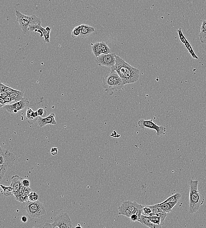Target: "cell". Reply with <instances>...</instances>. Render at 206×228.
<instances>
[{
  "label": "cell",
  "mask_w": 206,
  "mask_h": 228,
  "mask_svg": "<svg viewBox=\"0 0 206 228\" xmlns=\"http://www.w3.org/2000/svg\"><path fill=\"white\" fill-rule=\"evenodd\" d=\"M36 122L40 127H43L47 125H55L57 124V122L55 120V115L52 113L49 116L43 117L38 116L36 118Z\"/></svg>",
  "instance_id": "cell-11"
},
{
  "label": "cell",
  "mask_w": 206,
  "mask_h": 228,
  "mask_svg": "<svg viewBox=\"0 0 206 228\" xmlns=\"http://www.w3.org/2000/svg\"><path fill=\"white\" fill-rule=\"evenodd\" d=\"M178 33L179 37L180 40L181 41L182 43L184 44L187 41V39L185 36H184V34H183L181 28H179L177 30Z\"/></svg>",
  "instance_id": "cell-35"
},
{
  "label": "cell",
  "mask_w": 206,
  "mask_h": 228,
  "mask_svg": "<svg viewBox=\"0 0 206 228\" xmlns=\"http://www.w3.org/2000/svg\"><path fill=\"white\" fill-rule=\"evenodd\" d=\"M147 217L150 219V220L153 223L162 227V226H161V219L160 217L155 216V215L152 216H147Z\"/></svg>",
  "instance_id": "cell-31"
},
{
  "label": "cell",
  "mask_w": 206,
  "mask_h": 228,
  "mask_svg": "<svg viewBox=\"0 0 206 228\" xmlns=\"http://www.w3.org/2000/svg\"><path fill=\"white\" fill-rule=\"evenodd\" d=\"M181 195L179 193H176L174 194L173 195L171 196L168 197V199H167L166 200H165L163 202L156 204V205H155L159 208V206L163 204L166 203L170 202L178 201L181 198Z\"/></svg>",
  "instance_id": "cell-18"
},
{
  "label": "cell",
  "mask_w": 206,
  "mask_h": 228,
  "mask_svg": "<svg viewBox=\"0 0 206 228\" xmlns=\"http://www.w3.org/2000/svg\"><path fill=\"white\" fill-rule=\"evenodd\" d=\"M24 179V178L18 175H14L11 177L10 186L13 189V194L18 192L22 187V181Z\"/></svg>",
  "instance_id": "cell-12"
},
{
  "label": "cell",
  "mask_w": 206,
  "mask_h": 228,
  "mask_svg": "<svg viewBox=\"0 0 206 228\" xmlns=\"http://www.w3.org/2000/svg\"><path fill=\"white\" fill-rule=\"evenodd\" d=\"M4 99H5V101H6V104H7V103L8 104V103H11L12 101H15L14 99L11 98V97H10V96H9V95L5 97Z\"/></svg>",
  "instance_id": "cell-39"
},
{
  "label": "cell",
  "mask_w": 206,
  "mask_h": 228,
  "mask_svg": "<svg viewBox=\"0 0 206 228\" xmlns=\"http://www.w3.org/2000/svg\"><path fill=\"white\" fill-rule=\"evenodd\" d=\"M51 154L52 156H55L58 154V149L57 147H52L51 150Z\"/></svg>",
  "instance_id": "cell-40"
},
{
  "label": "cell",
  "mask_w": 206,
  "mask_h": 228,
  "mask_svg": "<svg viewBox=\"0 0 206 228\" xmlns=\"http://www.w3.org/2000/svg\"><path fill=\"white\" fill-rule=\"evenodd\" d=\"M116 54L111 53L108 54H102L96 57V62L98 65L111 68L115 65Z\"/></svg>",
  "instance_id": "cell-9"
},
{
  "label": "cell",
  "mask_w": 206,
  "mask_h": 228,
  "mask_svg": "<svg viewBox=\"0 0 206 228\" xmlns=\"http://www.w3.org/2000/svg\"><path fill=\"white\" fill-rule=\"evenodd\" d=\"M24 209L30 218H40L46 214L45 208L43 204L38 201H28L25 203Z\"/></svg>",
  "instance_id": "cell-4"
},
{
  "label": "cell",
  "mask_w": 206,
  "mask_h": 228,
  "mask_svg": "<svg viewBox=\"0 0 206 228\" xmlns=\"http://www.w3.org/2000/svg\"><path fill=\"white\" fill-rule=\"evenodd\" d=\"M0 103H1V107L5 106V105L6 104V101H5V99H4V98H3V97H1V96H0Z\"/></svg>",
  "instance_id": "cell-43"
},
{
  "label": "cell",
  "mask_w": 206,
  "mask_h": 228,
  "mask_svg": "<svg viewBox=\"0 0 206 228\" xmlns=\"http://www.w3.org/2000/svg\"><path fill=\"white\" fill-rule=\"evenodd\" d=\"M30 102L28 98H23L22 100L16 101L15 103L10 104H6L3 106V108L6 112L11 114H16L29 106Z\"/></svg>",
  "instance_id": "cell-8"
},
{
  "label": "cell",
  "mask_w": 206,
  "mask_h": 228,
  "mask_svg": "<svg viewBox=\"0 0 206 228\" xmlns=\"http://www.w3.org/2000/svg\"><path fill=\"white\" fill-rule=\"evenodd\" d=\"M206 30V20H203L201 26L200 27V31H204Z\"/></svg>",
  "instance_id": "cell-41"
},
{
  "label": "cell",
  "mask_w": 206,
  "mask_h": 228,
  "mask_svg": "<svg viewBox=\"0 0 206 228\" xmlns=\"http://www.w3.org/2000/svg\"><path fill=\"white\" fill-rule=\"evenodd\" d=\"M16 158L15 155L8 150L2 149L0 150V165L6 166L8 168L13 166Z\"/></svg>",
  "instance_id": "cell-7"
},
{
  "label": "cell",
  "mask_w": 206,
  "mask_h": 228,
  "mask_svg": "<svg viewBox=\"0 0 206 228\" xmlns=\"http://www.w3.org/2000/svg\"><path fill=\"white\" fill-rule=\"evenodd\" d=\"M22 184L23 186H24L25 188H28V187H30V180L24 178L22 181Z\"/></svg>",
  "instance_id": "cell-38"
},
{
  "label": "cell",
  "mask_w": 206,
  "mask_h": 228,
  "mask_svg": "<svg viewBox=\"0 0 206 228\" xmlns=\"http://www.w3.org/2000/svg\"><path fill=\"white\" fill-rule=\"evenodd\" d=\"M9 94L8 93L5 92H0V96L3 97V98L6 97V96H8Z\"/></svg>",
  "instance_id": "cell-45"
},
{
  "label": "cell",
  "mask_w": 206,
  "mask_h": 228,
  "mask_svg": "<svg viewBox=\"0 0 206 228\" xmlns=\"http://www.w3.org/2000/svg\"><path fill=\"white\" fill-rule=\"evenodd\" d=\"M178 203V201L170 202L166 203L161 205L159 206V208H161L162 211L166 213H170L172 212V209L174 207L176 206Z\"/></svg>",
  "instance_id": "cell-17"
},
{
  "label": "cell",
  "mask_w": 206,
  "mask_h": 228,
  "mask_svg": "<svg viewBox=\"0 0 206 228\" xmlns=\"http://www.w3.org/2000/svg\"><path fill=\"white\" fill-rule=\"evenodd\" d=\"M198 184V180L190 179L189 212L191 214L198 211L205 201L199 191Z\"/></svg>",
  "instance_id": "cell-2"
},
{
  "label": "cell",
  "mask_w": 206,
  "mask_h": 228,
  "mask_svg": "<svg viewBox=\"0 0 206 228\" xmlns=\"http://www.w3.org/2000/svg\"><path fill=\"white\" fill-rule=\"evenodd\" d=\"M39 197L38 194L36 192H31L28 195V200L30 202L37 201Z\"/></svg>",
  "instance_id": "cell-28"
},
{
  "label": "cell",
  "mask_w": 206,
  "mask_h": 228,
  "mask_svg": "<svg viewBox=\"0 0 206 228\" xmlns=\"http://www.w3.org/2000/svg\"><path fill=\"white\" fill-rule=\"evenodd\" d=\"M138 219H139V217H138V215L135 214L131 215V216L130 217L131 220L133 222L138 221Z\"/></svg>",
  "instance_id": "cell-42"
},
{
  "label": "cell",
  "mask_w": 206,
  "mask_h": 228,
  "mask_svg": "<svg viewBox=\"0 0 206 228\" xmlns=\"http://www.w3.org/2000/svg\"><path fill=\"white\" fill-rule=\"evenodd\" d=\"M82 30L79 37L82 38H85L92 35L95 31L94 27H91L88 25L82 24Z\"/></svg>",
  "instance_id": "cell-15"
},
{
  "label": "cell",
  "mask_w": 206,
  "mask_h": 228,
  "mask_svg": "<svg viewBox=\"0 0 206 228\" xmlns=\"http://www.w3.org/2000/svg\"><path fill=\"white\" fill-rule=\"evenodd\" d=\"M45 29L47 30V31H51V30H52V29H51V27H46Z\"/></svg>",
  "instance_id": "cell-46"
},
{
  "label": "cell",
  "mask_w": 206,
  "mask_h": 228,
  "mask_svg": "<svg viewBox=\"0 0 206 228\" xmlns=\"http://www.w3.org/2000/svg\"><path fill=\"white\" fill-rule=\"evenodd\" d=\"M91 49L92 52L96 57H99L102 54L100 43L96 42L94 44H92Z\"/></svg>",
  "instance_id": "cell-19"
},
{
  "label": "cell",
  "mask_w": 206,
  "mask_h": 228,
  "mask_svg": "<svg viewBox=\"0 0 206 228\" xmlns=\"http://www.w3.org/2000/svg\"><path fill=\"white\" fill-rule=\"evenodd\" d=\"M100 46H101V50H102V54H108L111 53V50L110 48L108 47L107 44L104 42H100Z\"/></svg>",
  "instance_id": "cell-24"
},
{
  "label": "cell",
  "mask_w": 206,
  "mask_h": 228,
  "mask_svg": "<svg viewBox=\"0 0 206 228\" xmlns=\"http://www.w3.org/2000/svg\"><path fill=\"white\" fill-rule=\"evenodd\" d=\"M142 215L145 216H148L150 213L152 212L151 209L147 205H142Z\"/></svg>",
  "instance_id": "cell-30"
},
{
  "label": "cell",
  "mask_w": 206,
  "mask_h": 228,
  "mask_svg": "<svg viewBox=\"0 0 206 228\" xmlns=\"http://www.w3.org/2000/svg\"><path fill=\"white\" fill-rule=\"evenodd\" d=\"M43 227L71 228L72 227V222L67 213H61L56 217L53 223H46L43 226Z\"/></svg>",
  "instance_id": "cell-5"
},
{
  "label": "cell",
  "mask_w": 206,
  "mask_h": 228,
  "mask_svg": "<svg viewBox=\"0 0 206 228\" xmlns=\"http://www.w3.org/2000/svg\"><path fill=\"white\" fill-rule=\"evenodd\" d=\"M118 210H119L118 214L120 215H124L126 217H130L131 215H133L131 212L127 209L122 204L118 207Z\"/></svg>",
  "instance_id": "cell-20"
},
{
  "label": "cell",
  "mask_w": 206,
  "mask_h": 228,
  "mask_svg": "<svg viewBox=\"0 0 206 228\" xmlns=\"http://www.w3.org/2000/svg\"><path fill=\"white\" fill-rule=\"evenodd\" d=\"M138 125L141 129L147 128L156 131L157 135H164L166 131V128L162 125H158L152 120H145L140 119L138 122Z\"/></svg>",
  "instance_id": "cell-6"
},
{
  "label": "cell",
  "mask_w": 206,
  "mask_h": 228,
  "mask_svg": "<svg viewBox=\"0 0 206 228\" xmlns=\"http://www.w3.org/2000/svg\"><path fill=\"white\" fill-rule=\"evenodd\" d=\"M16 21L19 23V27L21 28L24 34H29V27L30 23V16L21 13L19 11H15Z\"/></svg>",
  "instance_id": "cell-10"
},
{
  "label": "cell",
  "mask_w": 206,
  "mask_h": 228,
  "mask_svg": "<svg viewBox=\"0 0 206 228\" xmlns=\"http://www.w3.org/2000/svg\"><path fill=\"white\" fill-rule=\"evenodd\" d=\"M31 189L30 187L26 188L24 190V193H23L22 196L21 198L20 201V202L25 203L26 202L29 201L28 200V195L29 193L31 192Z\"/></svg>",
  "instance_id": "cell-22"
},
{
  "label": "cell",
  "mask_w": 206,
  "mask_h": 228,
  "mask_svg": "<svg viewBox=\"0 0 206 228\" xmlns=\"http://www.w3.org/2000/svg\"><path fill=\"white\" fill-rule=\"evenodd\" d=\"M148 207L150 208L151 209L152 211V212L154 213L155 214L157 213H158V212H162V213H166V212H164V211H162L161 209L160 208L156 206L155 205H149Z\"/></svg>",
  "instance_id": "cell-36"
},
{
  "label": "cell",
  "mask_w": 206,
  "mask_h": 228,
  "mask_svg": "<svg viewBox=\"0 0 206 228\" xmlns=\"http://www.w3.org/2000/svg\"><path fill=\"white\" fill-rule=\"evenodd\" d=\"M141 223L144 226L148 227L150 228H161L162 227L161 226L157 225L153 223L148 217L145 215H142L141 218L138 221Z\"/></svg>",
  "instance_id": "cell-16"
},
{
  "label": "cell",
  "mask_w": 206,
  "mask_h": 228,
  "mask_svg": "<svg viewBox=\"0 0 206 228\" xmlns=\"http://www.w3.org/2000/svg\"><path fill=\"white\" fill-rule=\"evenodd\" d=\"M41 25V20L36 15L30 16V23H29V32H34V30L40 27Z\"/></svg>",
  "instance_id": "cell-13"
},
{
  "label": "cell",
  "mask_w": 206,
  "mask_h": 228,
  "mask_svg": "<svg viewBox=\"0 0 206 228\" xmlns=\"http://www.w3.org/2000/svg\"><path fill=\"white\" fill-rule=\"evenodd\" d=\"M18 91L17 90L11 88L3 84L2 83H1L0 84V92H5L10 93Z\"/></svg>",
  "instance_id": "cell-25"
},
{
  "label": "cell",
  "mask_w": 206,
  "mask_h": 228,
  "mask_svg": "<svg viewBox=\"0 0 206 228\" xmlns=\"http://www.w3.org/2000/svg\"><path fill=\"white\" fill-rule=\"evenodd\" d=\"M41 30L43 33L45 42L48 44L50 43V34L51 31H47L45 28L42 27H41Z\"/></svg>",
  "instance_id": "cell-27"
},
{
  "label": "cell",
  "mask_w": 206,
  "mask_h": 228,
  "mask_svg": "<svg viewBox=\"0 0 206 228\" xmlns=\"http://www.w3.org/2000/svg\"><path fill=\"white\" fill-rule=\"evenodd\" d=\"M185 45V47L187 48V50L189 51V53L191 54V56L192 58L195 59V60H198L199 59V57L197 55L195 54V52L193 51V49H192V46L191 45L190 43L189 42L188 40L186 41V42L184 44Z\"/></svg>",
  "instance_id": "cell-23"
},
{
  "label": "cell",
  "mask_w": 206,
  "mask_h": 228,
  "mask_svg": "<svg viewBox=\"0 0 206 228\" xmlns=\"http://www.w3.org/2000/svg\"><path fill=\"white\" fill-rule=\"evenodd\" d=\"M9 96L14 99L15 101H19L22 100L24 98V93L20 91L8 93Z\"/></svg>",
  "instance_id": "cell-21"
},
{
  "label": "cell",
  "mask_w": 206,
  "mask_h": 228,
  "mask_svg": "<svg viewBox=\"0 0 206 228\" xmlns=\"http://www.w3.org/2000/svg\"><path fill=\"white\" fill-rule=\"evenodd\" d=\"M21 220L23 222L25 223L28 222V218L26 216H23L21 218Z\"/></svg>",
  "instance_id": "cell-44"
},
{
  "label": "cell",
  "mask_w": 206,
  "mask_h": 228,
  "mask_svg": "<svg viewBox=\"0 0 206 228\" xmlns=\"http://www.w3.org/2000/svg\"><path fill=\"white\" fill-rule=\"evenodd\" d=\"M122 204L127 209L129 210L132 214H135L138 210L142 208V205H139L135 201H126L123 202Z\"/></svg>",
  "instance_id": "cell-14"
},
{
  "label": "cell",
  "mask_w": 206,
  "mask_h": 228,
  "mask_svg": "<svg viewBox=\"0 0 206 228\" xmlns=\"http://www.w3.org/2000/svg\"><path fill=\"white\" fill-rule=\"evenodd\" d=\"M103 83L105 88L107 91H117L123 89L125 85L117 72L112 68L109 74L103 78Z\"/></svg>",
  "instance_id": "cell-3"
},
{
  "label": "cell",
  "mask_w": 206,
  "mask_h": 228,
  "mask_svg": "<svg viewBox=\"0 0 206 228\" xmlns=\"http://www.w3.org/2000/svg\"><path fill=\"white\" fill-rule=\"evenodd\" d=\"M78 226H76V227H75V228L79 227H80L82 228V227L80 225V224H78Z\"/></svg>",
  "instance_id": "cell-47"
},
{
  "label": "cell",
  "mask_w": 206,
  "mask_h": 228,
  "mask_svg": "<svg viewBox=\"0 0 206 228\" xmlns=\"http://www.w3.org/2000/svg\"><path fill=\"white\" fill-rule=\"evenodd\" d=\"M37 112H38L39 116L44 117L45 116L47 115V111L44 109H38Z\"/></svg>",
  "instance_id": "cell-37"
},
{
  "label": "cell",
  "mask_w": 206,
  "mask_h": 228,
  "mask_svg": "<svg viewBox=\"0 0 206 228\" xmlns=\"http://www.w3.org/2000/svg\"><path fill=\"white\" fill-rule=\"evenodd\" d=\"M1 187L3 189L4 195L6 196H9L12 195V194H13V189L11 186L6 187V186L1 185Z\"/></svg>",
  "instance_id": "cell-26"
},
{
  "label": "cell",
  "mask_w": 206,
  "mask_h": 228,
  "mask_svg": "<svg viewBox=\"0 0 206 228\" xmlns=\"http://www.w3.org/2000/svg\"><path fill=\"white\" fill-rule=\"evenodd\" d=\"M115 58V65L111 68L117 72L124 84H132L137 82L139 78V70L131 65L119 56L116 55Z\"/></svg>",
  "instance_id": "cell-1"
},
{
  "label": "cell",
  "mask_w": 206,
  "mask_h": 228,
  "mask_svg": "<svg viewBox=\"0 0 206 228\" xmlns=\"http://www.w3.org/2000/svg\"><path fill=\"white\" fill-rule=\"evenodd\" d=\"M26 188H25V187H24V186H23L18 192H17V193H14V194H13L14 196L15 197V200H16V201L19 202L20 201L22 196L23 193H24V190H25V189H26Z\"/></svg>",
  "instance_id": "cell-29"
},
{
  "label": "cell",
  "mask_w": 206,
  "mask_h": 228,
  "mask_svg": "<svg viewBox=\"0 0 206 228\" xmlns=\"http://www.w3.org/2000/svg\"><path fill=\"white\" fill-rule=\"evenodd\" d=\"M167 213H162V212H158V213H155V216H158L160 217L161 219V226L164 225V222L165 218L167 216Z\"/></svg>",
  "instance_id": "cell-32"
},
{
  "label": "cell",
  "mask_w": 206,
  "mask_h": 228,
  "mask_svg": "<svg viewBox=\"0 0 206 228\" xmlns=\"http://www.w3.org/2000/svg\"><path fill=\"white\" fill-rule=\"evenodd\" d=\"M199 36L201 43L203 44H206V30L204 31H200Z\"/></svg>",
  "instance_id": "cell-34"
},
{
  "label": "cell",
  "mask_w": 206,
  "mask_h": 228,
  "mask_svg": "<svg viewBox=\"0 0 206 228\" xmlns=\"http://www.w3.org/2000/svg\"><path fill=\"white\" fill-rule=\"evenodd\" d=\"M81 31L79 29L78 27H75L74 30L72 31L71 37L72 39L77 38L80 36Z\"/></svg>",
  "instance_id": "cell-33"
}]
</instances>
